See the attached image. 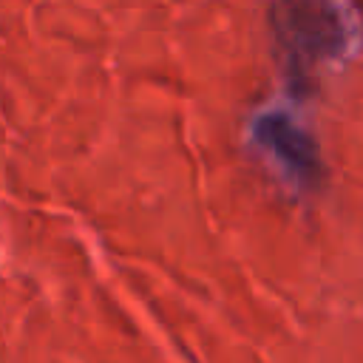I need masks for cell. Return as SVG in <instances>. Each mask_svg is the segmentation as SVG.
I'll return each instance as SVG.
<instances>
[{
	"label": "cell",
	"mask_w": 363,
	"mask_h": 363,
	"mask_svg": "<svg viewBox=\"0 0 363 363\" xmlns=\"http://www.w3.org/2000/svg\"><path fill=\"white\" fill-rule=\"evenodd\" d=\"M269 20L281 51L298 68L343 57L354 26L343 0H272Z\"/></svg>",
	"instance_id": "1"
},
{
	"label": "cell",
	"mask_w": 363,
	"mask_h": 363,
	"mask_svg": "<svg viewBox=\"0 0 363 363\" xmlns=\"http://www.w3.org/2000/svg\"><path fill=\"white\" fill-rule=\"evenodd\" d=\"M252 142L267 150L295 182H315L320 176V156L315 139L284 111H264L252 119Z\"/></svg>",
	"instance_id": "2"
}]
</instances>
